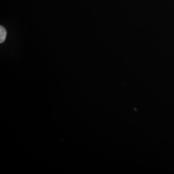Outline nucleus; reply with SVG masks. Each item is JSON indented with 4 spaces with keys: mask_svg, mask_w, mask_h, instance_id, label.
<instances>
[{
    "mask_svg": "<svg viewBox=\"0 0 174 174\" xmlns=\"http://www.w3.org/2000/svg\"><path fill=\"white\" fill-rule=\"evenodd\" d=\"M7 35V30L3 26H0V43H3L5 41Z\"/></svg>",
    "mask_w": 174,
    "mask_h": 174,
    "instance_id": "obj_1",
    "label": "nucleus"
}]
</instances>
